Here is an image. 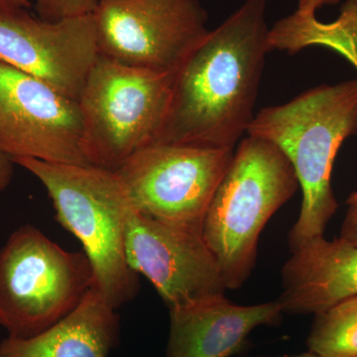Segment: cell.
I'll list each match as a JSON object with an SVG mask.
<instances>
[{
  "label": "cell",
  "instance_id": "cell-1",
  "mask_svg": "<svg viewBox=\"0 0 357 357\" xmlns=\"http://www.w3.org/2000/svg\"><path fill=\"white\" fill-rule=\"evenodd\" d=\"M266 6L267 0H244L188 55L175 72L156 142L234 149L248 132L271 51Z\"/></svg>",
  "mask_w": 357,
  "mask_h": 357
},
{
  "label": "cell",
  "instance_id": "cell-2",
  "mask_svg": "<svg viewBox=\"0 0 357 357\" xmlns=\"http://www.w3.org/2000/svg\"><path fill=\"white\" fill-rule=\"evenodd\" d=\"M357 131V79L323 84L291 102L260 110L248 135L273 143L287 157L303 192L299 218L289 234L291 250L324 236L338 208L332 188L333 162Z\"/></svg>",
  "mask_w": 357,
  "mask_h": 357
},
{
  "label": "cell",
  "instance_id": "cell-3",
  "mask_svg": "<svg viewBox=\"0 0 357 357\" xmlns=\"http://www.w3.org/2000/svg\"><path fill=\"white\" fill-rule=\"evenodd\" d=\"M44 185L57 222L82 243L95 287L119 310L139 290L138 276L126 255V225L134 210L117 174L93 165L14 158Z\"/></svg>",
  "mask_w": 357,
  "mask_h": 357
},
{
  "label": "cell",
  "instance_id": "cell-4",
  "mask_svg": "<svg viewBox=\"0 0 357 357\" xmlns=\"http://www.w3.org/2000/svg\"><path fill=\"white\" fill-rule=\"evenodd\" d=\"M299 187L293 166L276 145L250 135L241 140L202 229L225 288L236 290L248 280L262 230Z\"/></svg>",
  "mask_w": 357,
  "mask_h": 357
},
{
  "label": "cell",
  "instance_id": "cell-5",
  "mask_svg": "<svg viewBox=\"0 0 357 357\" xmlns=\"http://www.w3.org/2000/svg\"><path fill=\"white\" fill-rule=\"evenodd\" d=\"M175 72L130 67L100 55L77 100L91 165L115 172L156 142L170 109Z\"/></svg>",
  "mask_w": 357,
  "mask_h": 357
},
{
  "label": "cell",
  "instance_id": "cell-6",
  "mask_svg": "<svg viewBox=\"0 0 357 357\" xmlns=\"http://www.w3.org/2000/svg\"><path fill=\"white\" fill-rule=\"evenodd\" d=\"M95 286L84 251H68L25 225L0 248V326L8 337L38 335L74 311Z\"/></svg>",
  "mask_w": 357,
  "mask_h": 357
},
{
  "label": "cell",
  "instance_id": "cell-7",
  "mask_svg": "<svg viewBox=\"0 0 357 357\" xmlns=\"http://www.w3.org/2000/svg\"><path fill=\"white\" fill-rule=\"evenodd\" d=\"M234 153L227 148L156 142L136 152L115 173L134 210L202 232Z\"/></svg>",
  "mask_w": 357,
  "mask_h": 357
},
{
  "label": "cell",
  "instance_id": "cell-8",
  "mask_svg": "<svg viewBox=\"0 0 357 357\" xmlns=\"http://www.w3.org/2000/svg\"><path fill=\"white\" fill-rule=\"evenodd\" d=\"M100 55L122 65L175 72L210 30L198 0H100Z\"/></svg>",
  "mask_w": 357,
  "mask_h": 357
},
{
  "label": "cell",
  "instance_id": "cell-9",
  "mask_svg": "<svg viewBox=\"0 0 357 357\" xmlns=\"http://www.w3.org/2000/svg\"><path fill=\"white\" fill-rule=\"evenodd\" d=\"M0 151L11 159L91 165L79 102L0 62Z\"/></svg>",
  "mask_w": 357,
  "mask_h": 357
},
{
  "label": "cell",
  "instance_id": "cell-10",
  "mask_svg": "<svg viewBox=\"0 0 357 357\" xmlns=\"http://www.w3.org/2000/svg\"><path fill=\"white\" fill-rule=\"evenodd\" d=\"M100 57L95 15L47 21L25 9L0 11V62L79 100Z\"/></svg>",
  "mask_w": 357,
  "mask_h": 357
},
{
  "label": "cell",
  "instance_id": "cell-11",
  "mask_svg": "<svg viewBox=\"0 0 357 357\" xmlns=\"http://www.w3.org/2000/svg\"><path fill=\"white\" fill-rule=\"evenodd\" d=\"M126 255L129 267L151 282L169 310L225 295L227 290L201 231L133 210L126 225Z\"/></svg>",
  "mask_w": 357,
  "mask_h": 357
},
{
  "label": "cell",
  "instance_id": "cell-12",
  "mask_svg": "<svg viewBox=\"0 0 357 357\" xmlns=\"http://www.w3.org/2000/svg\"><path fill=\"white\" fill-rule=\"evenodd\" d=\"M284 314L279 301L241 306L225 295L170 310L165 357H230L255 328L276 325Z\"/></svg>",
  "mask_w": 357,
  "mask_h": 357
},
{
  "label": "cell",
  "instance_id": "cell-13",
  "mask_svg": "<svg viewBox=\"0 0 357 357\" xmlns=\"http://www.w3.org/2000/svg\"><path fill=\"white\" fill-rule=\"evenodd\" d=\"M291 251L282 268L284 312L317 314L357 297V245L319 236Z\"/></svg>",
  "mask_w": 357,
  "mask_h": 357
},
{
  "label": "cell",
  "instance_id": "cell-14",
  "mask_svg": "<svg viewBox=\"0 0 357 357\" xmlns=\"http://www.w3.org/2000/svg\"><path fill=\"white\" fill-rule=\"evenodd\" d=\"M116 311L93 287L74 311L38 335L4 338L0 357H109L119 342Z\"/></svg>",
  "mask_w": 357,
  "mask_h": 357
},
{
  "label": "cell",
  "instance_id": "cell-15",
  "mask_svg": "<svg viewBox=\"0 0 357 357\" xmlns=\"http://www.w3.org/2000/svg\"><path fill=\"white\" fill-rule=\"evenodd\" d=\"M316 44L337 51L357 68V8L345 2L338 20L328 24L319 22L316 16L295 13L269 31L271 51L278 49L293 54Z\"/></svg>",
  "mask_w": 357,
  "mask_h": 357
},
{
  "label": "cell",
  "instance_id": "cell-16",
  "mask_svg": "<svg viewBox=\"0 0 357 357\" xmlns=\"http://www.w3.org/2000/svg\"><path fill=\"white\" fill-rule=\"evenodd\" d=\"M307 347L319 357H357V297L314 314Z\"/></svg>",
  "mask_w": 357,
  "mask_h": 357
},
{
  "label": "cell",
  "instance_id": "cell-17",
  "mask_svg": "<svg viewBox=\"0 0 357 357\" xmlns=\"http://www.w3.org/2000/svg\"><path fill=\"white\" fill-rule=\"evenodd\" d=\"M96 0H36L39 17L47 21H57L73 16L93 13Z\"/></svg>",
  "mask_w": 357,
  "mask_h": 357
},
{
  "label": "cell",
  "instance_id": "cell-18",
  "mask_svg": "<svg viewBox=\"0 0 357 357\" xmlns=\"http://www.w3.org/2000/svg\"><path fill=\"white\" fill-rule=\"evenodd\" d=\"M349 210L347 211V215L340 229V237L357 245V204H349Z\"/></svg>",
  "mask_w": 357,
  "mask_h": 357
},
{
  "label": "cell",
  "instance_id": "cell-19",
  "mask_svg": "<svg viewBox=\"0 0 357 357\" xmlns=\"http://www.w3.org/2000/svg\"><path fill=\"white\" fill-rule=\"evenodd\" d=\"M340 0H299L296 13L303 16H316V11L321 7L335 4Z\"/></svg>",
  "mask_w": 357,
  "mask_h": 357
},
{
  "label": "cell",
  "instance_id": "cell-20",
  "mask_svg": "<svg viewBox=\"0 0 357 357\" xmlns=\"http://www.w3.org/2000/svg\"><path fill=\"white\" fill-rule=\"evenodd\" d=\"M13 164L10 157L0 151V192H3L13 180Z\"/></svg>",
  "mask_w": 357,
  "mask_h": 357
},
{
  "label": "cell",
  "instance_id": "cell-21",
  "mask_svg": "<svg viewBox=\"0 0 357 357\" xmlns=\"http://www.w3.org/2000/svg\"><path fill=\"white\" fill-rule=\"evenodd\" d=\"M28 0H0V11L9 9H25L29 6Z\"/></svg>",
  "mask_w": 357,
  "mask_h": 357
},
{
  "label": "cell",
  "instance_id": "cell-22",
  "mask_svg": "<svg viewBox=\"0 0 357 357\" xmlns=\"http://www.w3.org/2000/svg\"><path fill=\"white\" fill-rule=\"evenodd\" d=\"M269 357H319L317 354H312V352L307 351L304 354H292V356H269Z\"/></svg>",
  "mask_w": 357,
  "mask_h": 357
},
{
  "label": "cell",
  "instance_id": "cell-23",
  "mask_svg": "<svg viewBox=\"0 0 357 357\" xmlns=\"http://www.w3.org/2000/svg\"><path fill=\"white\" fill-rule=\"evenodd\" d=\"M347 204H357V191L354 192V194H351V196H349V198L347 199Z\"/></svg>",
  "mask_w": 357,
  "mask_h": 357
},
{
  "label": "cell",
  "instance_id": "cell-24",
  "mask_svg": "<svg viewBox=\"0 0 357 357\" xmlns=\"http://www.w3.org/2000/svg\"><path fill=\"white\" fill-rule=\"evenodd\" d=\"M347 3L351 4V6L357 8V0H347Z\"/></svg>",
  "mask_w": 357,
  "mask_h": 357
},
{
  "label": "cell",
  "instance_id": "cell-25",
  "mask_svg": "<svg viewBox=\"0 0 357 357\" xmlns=\"http://www.w3.org/2000/svg\"><path fill=\"white\" fill-rule=\"evenodd\" d=\"M96 2L100 1V0H96Z\"/></svg>",
  "mask_w": 357,
  "mask_h": 357
}]
</instances>
